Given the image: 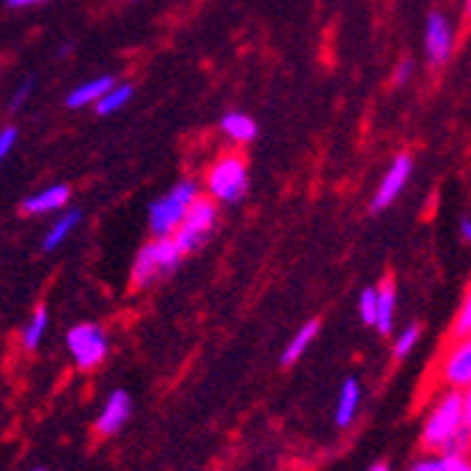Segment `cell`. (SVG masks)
<instances>
[{"instance_id": "obj_1", "label": "cell", "mask_w": 471, "mask_h": 471, "mask_svg": "<svg viewBox=\"0 0 471 471\" xmlns=\"http://www.w3.org/2000/svg\"><path fill=\"white\" fill-rule=\"evenodd\" d=\"M471 443V396L468 389L446 387L429 404L421 426V446L429 455H468Z\"/></svg>"}, {"instance_id": "obj_2", "label": "cell", "mask_w": 471, "mask_h": 471, "mask_svg": "<svg viewBox=\"0 0 471 471\" xmlns=\"http://www.w3.org/2000/svg\"><path fill=\"white\" fill-rule=\"evenodd\" d=\"M206 187H209L212 198H218L223 204L243 201V195L249 189V170H246L243 155L238 153L221 155L206 172Z\"/></svg>"}, {"instance_id": "obj_3", "label": "cell", "mask_w": 471, "mask_h": 471, "mask_svg": "<svg viewBox=\"0 0 471 471\" xmlns=\"http://www.w3.org/2000/svg\"><path fill=\"white\" fill-rule=\"evenodd\" d=\"M198 198V184L195 181H179L175 184L164 198L153 201L150 206V231L155 238H167V234L175 231V226L181 223L187 206Z\"/></svg>"}, {"instance_id": "obj_4", "label": "cell", "mask_w": 471, "mask_h": 471, "mask_svg": "<svg viewBox=\"0 0 471 471\" xmlns=\"http://www.w3.org/2000/svg\"><path fill=\"white\" fill-rule=\"evenodd\" d=\"M214 218H218V209L209 198H195L187 212L181 223L175 226V246H179L181 254H189L198 249L209 234H212V226H214Z\"/></svg>"}, {"instance_id": "obj_5", "label": "cell", "mask_w": 471, "mask_h": 471, "mask_svg": "<svg viewBox=\"0 0 471 471\" xmlns=\"http://www.w3.org/2000/svg\"><path fill=\"white\" fill-rule=\"evenodd\" d=\"M68 350L80 370H93L108 359L110 342L100 325H76L68 330Z\"/></svg>"}, {"instance_id": "obj_6", "label": "cell", "mask_w": 471, "mask_h": 471, "mask_svg": "<svg viewBox=\"0 0 471 471\" xmlns=\"http://www.w3.org/2000/svg\"><path fill=\"white\" fill-rule=\"evenodd\" d=\"M451 51H455V26L446 14L432 12L426 21V57L432 65L449 63Z\"/></svg>"}, {"instance_id": "obj_7", "label": "cell", "mask_w": 471, "mask_h": 471, "mask_svg": "<svg viewBox=\"0 0 471 471\" xmlns=\"http://www.w3.org/2000/svg\"><path fill=\"white\" fill-rule=\"evenodd\" d=\"M440 379L451 389H468L471 384V342L458 339L440 364Z\"/></svg>"}, {"instance_id": "obj_8", "label": "cell", "mask_w": 471, "mask_h": 471, "mask_svg": "<svg viewBox=\"0 0 471 471\" xmlns=\"http://www.w3.org/2000/svg\"><path fill=\"white\" fill-rule=\"evenodd\" d=\"M130 412H133V401L125 389H113L108 401L102 404V412L100 418H96V432H100L102 438H110V435H119L125 429V423L130 421Z\"/></svg>"}, {"instance_id": "obj_9", "label": "cell", "mask_w": 471, "mask_h": 471, "mask_svg": "<svg viewBox=\"0 0 471 471\" xmlns=\"http://www.w3.org/2000/svg\"><path fill=\"white\" fill-rule=\"evenodd\" d=\"M409 172H412V155L401 153L398 159L389 164L384 181L379 184L376 198H372V212H384L392 201L398 198V195L404 192V187H406V181H409Z\"/></svg>"}, {"instance_id": "obj_10", "label": "cell", "mask_w": 471, "mask_h": 471, "mask_svg": "<svg viewBox=\"0 0 471 471\" xmlns=\"http://www.w3.org/2000/svg\"><path fill=\"white\" fill-rule=\"evenodd\" d=\"M359 406H362V384L359 379H347L339 389V401H336V426L350 429L359 415Z\"/></svg>"}, {"instance_id": "obj_11", "label": "cell", "mask_w": 471, "mask_h": 471, "mask_svg": "<svg viewBox=\"0 0 471 471\" xmlns=\"http://www.w3.org/2000/svg\"><path fill=\"white\" fill-rule=\"evenodd\" d=\"M71 198V189L65 184H54L43 192L31 195V198L23 201V212L29 214H46V212H57L60 206H65Z\"/></svg>"}, {"instance_id": "obj_12", "label": "cell", "mask_w": 471, "mask_h": 471, "mask_svg": "<svg viewBox=\"0 0 471 471\" xmlns=\"http://www.w3.org/2000/svg\"><path fill=\"white\" fill-rule=\"evenodd\" d=\"M392 325H396V283L387 280L381 288H376V327L384 336H389Z\"/></svg>"}, {"instance_id": "obj_13", "label": "cell", "mask_w": 471, "mask_h": 471, "mask_svg": "<svg viewBox=\"0 0 471 471\" xmlns=\"http://www.w3.org/2000/svg\"><path fill=\"white\" fill-rule=\"evenodd\" d=\"M317 336H319V319L305 322L297 333H293V339L288 342V347L283 350V364L285 367L297 364L305 356V353H308V347L317 342Z\"/></svg>"}, {"instance_id": "obj_14", "label": "cell", "mask_w": 471, "mask_h": 471, "mask_svg": "<svg viewBox=\"0 0 471 471\" xmlns=\"http://www.w3.org/2000/svg\"><path fill=\"white\" fill-rule=\"evenodd\" d=\"M406 471H471L468 455H426L418 458Z\"/></svg>"}, {"instance_id": "obj_15", "label": "cell", "mask_w": 471, "mask_h": 471, "mask_svg": "<svg viewBox=\"0 0 471 471\" xmlns=\"http://www.w3.org/2000/svg\"><path fill=\"white\" fill-rule=\"evenodd\" d=\"M161 277L159 263H155V254H153V243H147L139 254H135V263H133V288H147L155 280Z\"/></svg>"}, {"instance_id": "obj_16", "label": "cell", "mask_w": 471, "mask_h": 471, "mask_svg": "<svg viewBox=\"0 0 471 471\" xmlns=\"http://www.w3.org/2000/svg\"><path fill=\"white\" fill-rule=\"evenodd\" d=\"M221 127H223V133L229 135V139H234V142H254V135H257V122H254L251 116L240 113V110L226 113Z\"/></svg>"}, {"instance_id": "obj_17", "label": "cell", "mask_w": 471, "mask_h": 471, "mask_svg": "<svg viewBox=\"0 0 471 471\" xmlns=\"http://www.w3.org/2000/svg\"><path fill=\"white\" fill-rule=\"evenodd\" d=\"M110 85H113L110 76H100V80H91V83L80 85L76 91H71L68 100H65V105L74 108V110H76V108H88V105H93L96 100H100V96H102Z\"/></svg>"}, {"instance_id": "obj_18", "label": "cell", "mask_w": 471, "mask_h": 471, "mask_svg": "<svg viewBox=\"0 0 471 471\" xmlns=\"http://www.w3.org/2000/svg\"><path fill=\"white\" fill-rule=\"evenodd\" d=\"M153 254H155V263H159V271H161V277L164 274H170V271H175L179 268V263H181V257L184 254L179 251V246H175V240L170 238H155L153 240Z\"/></svg>"}, {"instance_id": "obj_19", "label": "cell", "mask_w": 471, "mask_h": 471, "mask_svg": "<svg viewBox=\"0 0 471 471\" xmlns=\"http://www.w3.org/2000/svg\"><path fill=\"white\" fill-rule=\"evenodd\" d=\"M46 327H48V310H46V305H37L34 313H31V319H29V325L23 327V347L26 350H37V347H40V342L46 336Z\"/></svg>"}, {"instance_id": "obj_20", "label": "cell", "mask_w": 471, "mask_h": 471, "mask_svg": "<svg viewBox=\"0 0 471 471\" xmlns=\"http://www.w3.org/2000/svg\"><path fill=\"white\" fill-rule=\"evenodd\" d=\"M133 96V85H110L100 100H96V113L100 116H110L113 110H119L130 102Z\"/></svg>"}, {"instance_id": "obj_21", "label": "cell", "mask_w": 471, "mask_h": 471, "mask_svg": "<svg viewBox=\"0 0 471 471\" xmlns=\"http://www.w3.org/2000/svg\"><path fill=\"white\" fill-rule=\"evenodd\" d=\"M80 221H83V214L76 212V209H74V212H65L63 218L51 226V231L46 234V240H43V251H51V249L60 246V243L68 238V234H71V229H74L76 223H80Z\"/></svg>"}, {"instance_id": "obj_22", "label": "cell", "mask_w": 471, "mask_h": 471, "mask_svg": "<svg viewBox=\"0 0 471 471\" xmlns=\"http://www.w3.org/2000/svg\"><path fill=\"white\" fill-rule=\"evenodd\" d=\"M418 339H421V325H409L401 336L396 339V345H392V353H396V359H406L409 353H412V347L418 345Z\"/></svg>"}, {"instance_id": "obj_23", "label": "cell", "mask_w": 471, "mask_h": 471, "mask_svg": "<svg viewBox=\"0 0 471 471\" xmlns=\"http://www.w3.org/2000/svg\"><path fill=\"white\" fill-rule=\"evenodd\" d=\"M468 333H471V300H468V293H466V300L458 310V319L455 325H451V336L455 339H468Z\"/></svg>"}, {"instance_id": "obj_24", "label": "cell", "mask_w": 471, "mask_h": 471, "mask_svg": "<svg viewBox=\"0 0 471 471\" xmlns=\"http://www.w3.org/2000/svg\"><path fill=\"white\" fill-rule=\"evenodd\" d=\"M359 313H362V322L372 325L376 322V288H364L362 297H359Z\"/></svg>"}, {"instance_id": "obj_25", "label": "cell", "mask_w": 471, "mask_h": 471, "mask_svg": "<svg viewBox=\"0 0 471 471\" xmlns=\"http://www.w3.org/2000/svg\"><path fill=\"white\" fill-rule=\"evenodd\" d=\"M14 142H17V130L14 127H6L4 133H0V161H6V155L12 153Z\"/></svg>"}, {"instance_id": "obj_26", "label": "cell", "mask_w": 471, "mask_h": 471, "mask_svg": "<svg viewBox=\"0 0 471 471\" xmlns=\"http://www.w3.org/2000/svg\"><path fill=\"white\" fill-rule=\"evenodd\" d=\"M31 85H34V83L29 80V83H23L21 88H17L14 100H12V110H21V108H23V102L29 100V93H31Z\"/></svg>"}, {"instance_id": "obj_27", "label": "cell", "mask_w": 471, "mask_h": 471, "mask_svg": "<svg viewBox=\"0 0 471 471\" xmlns=\"http://www.w3.org/2000/svg\"><path fill=\"white\" fill-rule=\"evenodd\" d=\"M409 74H412V60H404L396 71V85H404L409 80Z\"/></svg>"}, {"instance_id": "obj_28", "label": "cell", "mask_w": 471, "mask_h": 471, "mask_svg": "<svg viewBox=\"0 0 471 471\" xmlns=\"http://www.w3.org/2000/svg\"><path fill=\"white\" fill-rule=\"evenodd\" d=\"M12 9H23V6H37V4H46V0H6Z\"/></svg>"}, {"instance_id": "obj_29", "label": "cell", "mask_w": 471, "mask_h": 471, "mask_svg": "<svg viewBox=\"0 0 471 471\" xmlns=\"http://www.w3.org/2000/svg\"><path fill=\"white\" fill-rule=\"evenodd\" d=\"M460 238L468 243V238H471V221H468V214H463V221H460Z\"/></svg>"}, {"instance_id": "obj_30", "label": "cell", "mask_w": 471, "mask_h": 471, "mask_svg": "<svg viewBox=\"0 0 471 471\" xmlns=\"http://www.w3.org/2000/svg\"><path fill=\"white\" fill-rule=\"evenodd\" d=\"M367 471H392V468H389L387 463H376V466H370Z\"/></svg>"}, {"instance_id": "obj_31", "label": "cell", "mask_w": 471, "mask_h": 471, "mask_svg": "<svg viewBox=\"0 0 471 471\" xmlns=\"http://www.w3.org/2000/svg\"><path fill=\"white\" fill-rule=\"evenodd\" d=\"M34 471H48V468H34Z\"/></svg>"}]
</instances>
